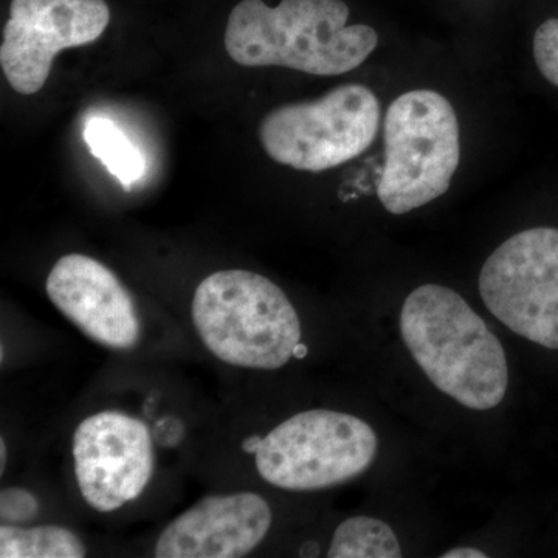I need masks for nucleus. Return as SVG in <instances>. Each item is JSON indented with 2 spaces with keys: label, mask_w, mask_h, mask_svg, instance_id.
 <instances>
[{
  "label": "nucleus",
  "mask_w": 558,
  "mask_h": 558,
  "mask_svg": "<svg viewBox=\"0 0 558 558\" xmlns=\"http://www.w3.org/2000/svg\"><path fill=\"white\" fill-rule=\"evenodd\" d=\"M0 447H2V453H0V457H2V462H0V469H2V472H3V468H5V454H7V450H5V442H3V439H2V442H0Z\"/></svg>",
  "instance_id": "18"
},
{
  "label": "nucleus",
  "mask_w": 558,
  "mask_h": 558,
  "mask_svg": "<svg viewBox=\"0 0 558 558\" xmlns=\"http://www.w3.org/2000/svg\"><path fill=\"white\" fill-rule=\"evenodd\" d=\"M191 315L205 347L241 368H282L301 344L295 307L274 281L255 271L209 275L194 292Z\"/></svg>",
  "instance_id": "3"
},
{
  "label": "nucleus",
  "mask_w": 558,
  "mask_h": 558,
  "mask_svg": "<svg viewBox=\"0 0 558 558\" xmlns=\"http://www.w3.org/2000/svg\"><path fill=\"white\" fill-rule=\"evenodd\" d=\"M110 21L105 0H11L0 68L13 90L38 94L62 50L95 43Z\"/></svg>",
  "instance_id": "8"
},
{
  "label": "nucleus",
  "mask_w": 558,
  "mask_h": 558,
  "mask_svg": "<svg viewBox=\"0 0 558 558\" xmlns=\"http://www.w3.org/2000/svg\"><path fill=\"white\" fill-rule=\"evenodd\" d=\"M478 288L506 328L558 351V229L534 227L502 242L484 263Z\"/></svg>",
  "instance_id": "7"
},
{
  "label": "nucleus",
  "mask_w": 558,
  "mask_h": 558,
  "mask_svg": "<svg viewBox=\"0 0 558 558\" xmlns=\"http://www.w3.org/2000/svg\"><path fill=\"white\" fill-rule=\"evenodd\" d=\"M270 526L269 502L252 492L204 498L163 529L156 557H245L258 548Z\"/></svg>",
  "instance_id": "11"
},
{
  "label": "nucleus",
  "mask_w": 558,
  "mask_h": 558,
  "mask_svg": "<svg viewBox=\"0 0 558 558\" xmlns=\"http://www.w3.org/2000/svg\"><path fill=\"white\" fill-rule=\"evenodd\" d=\"M532 51L543 78L558 89V17L539 25L534 35Z\"/></svg>",
  "instance_id": "15"
},
{
  "label": "nucleus",
  "mask_w": 558,
  "mask_h": 558,
  "mask_svg": "<svg viewBox=\"0 0 558 558\" xmlns=\"http://www.w3.org/2000/svg\"><path fill=\"white\" fill-rule=\"evenodd\" d=\"M380 128V102L363 84H343L312 101L279 106L264 117L259 140L282 167L322 172L371 148Z\"/></svg>",
  "instance_id": "6"
},
{
  "label": "nucleus",
  "mask_w": 558,
  "mask_h": 558,
  "mask_svg": "<svg viewBox=\"0 0 558 558\" xmlns=\"http://www.w3.org/2000/svg\"><path fill=\"white\" fill-rule=\"evenodd\" d=\"M379 436L354 414L310 410L286 418L259 440L255 464L284 490H323L359 478L373 465Z\"/></svg>",
  "instance_id": "5"
},
{
  "label": "nucleus",
  "mask_w": 558,
  "mask_h": 558,
  "mask_svg": "<svg viewBox=\"0 0 558 558\" xmlns=\"http://www.w3.org/2000/svg\"><path fill=\"white\" fill-rule=\"evenodd\" d=\"M39 505L24 488H5L0 495V515L7 524L25 523L38 513Z\"/></svg>",
  "instance_id": "16"
},
{
  "label": "nucleus",
  "mask_w": 558,
  "mask_h": 558,
  "mask_svg": "<svg viewBox=\"0 0 558 558\" xmlns=\"http://www.w3.org/2000/svg\"><path fill=\"white\" fill-rule=\"evenodd\" d=\"M47 295L86 336L105 347L131 349L138 343L134 300L105 264L90 256H62L46 282Z\"/></svg>",
  "instance_id": "10"
},
{
  "label": "nucleus",
  "mask_w": 558,
  "mask_h": 558,
  "mask_svg": "<svg viewBox=\"0 0 558 558\" xmlns=\"http://www.w3.org/2000/svg\"><path fill=\"white\" fill-rule=\"evenodd\" d=\"M385 161L377 196L391 215L425 207L450 190L461 161L457 110L436 90L399 95L384 121Z\"/></svg>",
  "instance_id": "4"
},
{
  "label": "nucleus",
  "mask_w": 558,
  "mask_h": 558,
  "mask_svg": "<svg viewBox=\"0 0 558 558\" xmlns=\"http://www.w3.org/2000/svg\"><path fill=\"white\" fill-rule=\"evenodd\" d=\"M343 0H242L227 22L226 50L244 68H288L337 76L360 68L379 46L365 24L348 25Z\"/></svg>",
  "instance_id": "2"
},
{
  "label": "nucleus",
  "mask_w": 558,
  "mask_h": 558,
  "mask_svg": "<svg viewBox=\"0 0 558 558\" xmlns=\"http://www.w3.org/2000/svg\"><path fill=\"white\" fill-rule=\"evenodd\" d=\"M398 535L384 520L359 515L344 520L333 532L330 558H399L402 557Z\"/></svg>",
  "instance_id": "14"
},
{
  "label": "nucleus",
  "mask_w": 558,
  "mask_h": 558,
  "mask_svg": "<svg viewBox=\"0 0 558 558\" xmlns=\"http://www.w3.org/2000/svg\"><path fill=\"white\" fill-rule=\"evenodd\" d=\"M407 351L439 392L472 411L501 405L509 388L505 347L457 290L422 284L400 307Z\"/></svg>",
  "instance_id": "1"
},
{
  "label": "nucleus",
  "mask_w": 558,
  "mask_h": 558,
  "mask_svg": "<svg viewBox=\"0 0 558 558\" xmlns=\"http://www.w3.org/2000/svg\"><path fill=\"white\" fill-rule=\"evenodd\" d=\"M442 558H486L487 554L476 548H454L447 550L446 554L440 556Z\"/></svg>",
  "instance_id": "17"
},
{
  "label": "nucleus",
  "mask_w": 558,
  "mask_h": 558,
  "mask_svg": "<svg viewBox=\"0 0 558 558\" xmlns=\"http://www.w3.org/2000/svg\"><path fill=\"white\" fill-rule=\"evenodd\" d=\"M73 459L81 495L98 512H113L137 499L156 464L149 428L120 411L81 422L73 435Z\"/></svg>",
  "instance_id": "9"
},
{
  "label": "nucleus",
  "mask_w": 558,
  "mask_h": 558,
  "mask_svg": "<svg viewBox=\"0 0 558 558\" xmlns=\"http://www.w3.org/2000/svg\"><path fill=\"white\" fill-rule=\"evenodd\" d=\"M86 548L78 535L61 526L0 527L2 558H81Z\"/></svg>",
  "instance_id": "13"
},
{
  "label": "nucleus",
  "mask_w": 558,
  "mask_h": 558,
  "mask_svg": "<svg viewBox=\"0 0 558 558\" xmlns=\"http://www.w3.org/2000/svg\"><path fill=\"white\" fill-rule=\"evenodd\" d=\"M84 142L124 189L130 190L145 175V156L112 120L94 117L87 121Z\"/></svg>",
  "instance_id": "12"
}]
</instances>
